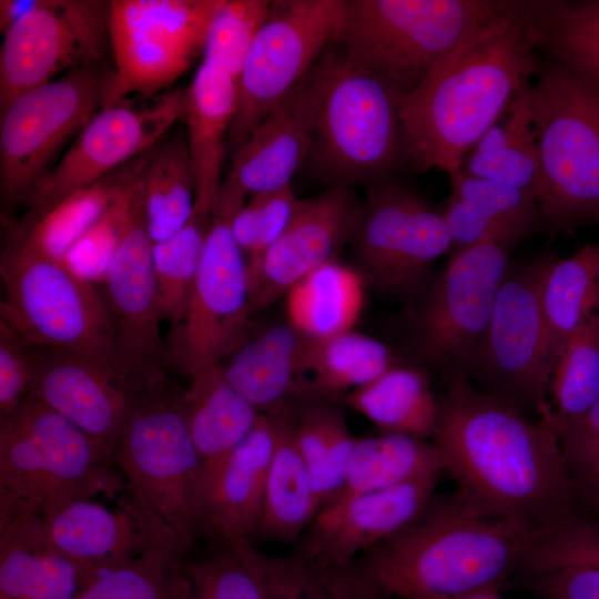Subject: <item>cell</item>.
Wrapping results in <instances>:
<instances>
[{
	"mask_svg": "<svg viewBox=\"0 0 599 599\" xmlns=\"http://www.w3.org/2000/svg\"><path fill=\"white\" fill-rule=\"evenodd\" d=\"M235 108L236 81L224 70L202 61L183 90L180 118L186 125L195 181L193 214L209 216L216 204Z\"/></svg>",
	"mask_w": 599,
	"mask_h": 599,
	"instance_id": "4316f807",
	"label": "cell"
},
{
	"mask_svg": "<svg viewBox=\"0 0 599 599\" xmlns=\"http://www.w3.org/2000/svg\"><path fill=\"white\" fill-rule=\"evenodd\" d=\"M75 599H192L186 550L160 522L139 555L99 577Z\"/></svg>",
	"mask_w": 599,
	"mask_h": 599,
	"instance_id": "d6a6232c",
	"label": "cell"
},
{
	"mask_svg": "<svg viewBox=\"0 0 599 599\" xmlns=\"http://www.w3.org/2000/svg\"><path fill=\"white\" fill-rule=\"evenodd\" d=\"M362 206L351 186L297 200L281 236L248 273L252 313L294 290L354 237Z\"/></svg>",
	"mask_w": 599,
	"mask_h": 599,
	"instance_id": "7402d4cb",
	"label": "cell"
},
{
	"mask_svg": "<svg viewBox=\"0 0 599 599\" xmlns=\"http://www.w3.org/2000/svg\"><path fill=\"white\" fill-rule=\"evenodd\" d=\"M260 567L267 599H336L321 572L294 555L260 551Z\"/></svg>",
	"mask_w": 599,
	"mask_h": 599,
	"instance_id": "681fc988",
	"label": "cell"
},
{
	"mask_svg": "<svg viewBox=\"0 0 599 599\" xmlns=\"http://www.w3.org/2000/svg\"><path fill=\"white\" fill-rule=\"evenodd\" d=\"M539 151V224L573 233L599 224V83L551 59L529 84Z\"/></svg>",
	"mask_w": 599,
	"mask_h": 599,
	"instance_id": "5b68a950",
	"label": "cell"
},
{
	"mask_svg": "<svg viewBox=\"0 0 599 599\" xmlns=\"http://www.w3.org/2000/svg\"><path fill=\"white\" fill-rule=\"evenodd\" d=\"M202 550L186 552L192 599H267L260 550L245 540L204 535Z\"/></svg>",
	"mask_w": 599,
	"mask_h": 599,
	"instance_id": "60d3db41",
	"label": "cell"
},
{
	"mask_svg": "<svg viewBox=\"0 0 599 599\" xmlns=\"http://www.w3.org/2000/svg\"><path fill=\"white\" fill-rule=\"evenodd\" d=\"M224 0H112L110 42L113 103L128 94H158L204 51Z\"/></svg>",
	"mask_w": 599,
	"mask_h": 599,
	"instance_id": "5bb4252c",
	"label": "cell"
},
{
	"mask_svg": "<svg viewBox=\"0 0 599 599\" xmlns=\"http://www.w3.org/2000/svg\"><path fill=\"white\" fill-rule=\"evenodd\" d=\"M144 207L153 243L181 230L192 217L195 181L184 133L162 138L148 152Z\"/></svg>",
	"mask_w": 599,
	"mask_h": 599,
	"instance_id": "8d00e7d4",
	"label": "cell"
},
{
	"mask_svg": "<svg viewBox=\"0 0 599 599\" xmlns=\"http://www.w3.org/2000/svg\"><path fill=\"white\" fill-rule=\"evenodd\" d=\"M113 90L114 70L102 64L28 90L0 112L2 202H23L58 162L62 148L112 104Z\"/></svg>",
	"mask_w": 599,
	"mask_h": 599,
	"instance_id": "8fae6325",
	"label": "cell"
},
{
	"mask_svg": "<svg viewBox=\"0 0 599 599\" xmlns=\"http://www.w3.org/2000/svg\"><path fill=\"white\" fill-rule=\"evenodd\" d=\"M37 0H1L0 30L4 32L12 23L30 11Z\"/></svg>",
	"mask_w": 599,
	"mask_h": 599,
	"instance_id": "9f6ffc18",
	"label": "cell"
},
{
	"mask_svg": "<svg viewBox=\"0 0 599 599\" xmlns=\"http://www.w3.org/2000/svg\"><path fill=\"white\" fill-rule=\"evenodd\" d=\"M124 165L95 184L69 195L38 221L28 225L18 222L19 229L38 250L64 261L73 244L119 195Z\"/></svg>",
	"mask_w": 599,
	"mask_h": 599,
	"instance_id": "7bdbcfd3",
	"label": "cell"
},
{
	"mask_svg": "<svg viewBox=\"0 0 599 599\" xmlns=\"http://www.w3.org/2000/svg\"><path fill=\"white\" fill-rule=\"evenodd\" d=\"M542 308L552 372L568 337L599 311V243L586 244L567 258L554 257L544 284Z\"/></svg>",
	"mask_w": 599,
	"mask_h": 599,
	"instance_id": "d590c367",
	"label": "cell"
},
{
	"mask_svg": "<svg viewBox=\"0 0 599 599\" xmlns=\"http://www.w3.org/2000/svg\"><path fill=\"white\" fill-rule=\"evenodd\" d=\"M91 583L39 515L0 496V599H75Z\"/></svg>",
	"mask_w": 599,
	"mask_h": 599,
	"instance_id": "d4e9b609",
	"label": "cell"
},
{
	"mask_svg": "<svg viewBox=\"0 0 599 599\" xmlns=\"http://www.w3.org/2000/svg\"><path fill=\"white\" fill-rule=\"evenodd\" d=\"M183 90L122 98L99 111L50 172L28 193L19 221L31 224L69 195L148 152L181 118Z\"/></svg>",
	"mask_w": 599,
	"mask_h": 599,
	"instance_id": "2e32d148",
	"label": "cell"
},
{
	"mask_svg": "<svg viewBox=\"0 0 599 599\" xmlns=\"http://www.w3.org/2000/svg\"><path fill=\"white\" fill-rule=\"evenodd\" d=\"M396 366L392 349L364 334L344 329L332 335L311 337L305 374L312 379V396H332L362 387Z\"/></svg>",
	"mask_w": 599,
	"mask_h": 599,
	"instance_id": "f35d334b",
	"label": "cell"
},
{
	"mask_svg": "<svg viewBox=\"0 0 599 599\" xmlns=\"http://www.w3.org/2000/svg\"><path fill=\"white\" fill-rule=\"evenodd\" d=\"M552 260L508 267L471 376L487 393L522 414L536 413L539 420L548 412L551 376L542 290Z\"/></svg>",
	"mask_w": 599,
	"mask_h": 599,
	"instance_id": "4fadbf2b",
	"label": "cell"
},
{
	"mask_svg": "<svg viewBox=\"0 0 599 599\" xmlns=\"http://www.w3.org/2000/svg\"><path fill=\"white\" fill-rule=\"evenodd\" d=\"M441 210L451 255L485 242L516 244L539 224L537 199L520 190L457 172Z\"/></svg>",
	"mask_w": 599,
	"mask_h": 599,
	"instance_id": "f1b7e54d",
	"label": "cell"
},
{
	"mask_svg": "<svg viewBox=\"0 0 599 599\" xmlns=\"http://www.w3.org/2000/svg\"><path fill=\"white\" fill-rule=\"evenodd\" d=\"M540 537L481 514L457 494L432 498L400 530L321 572L336 599H436L497 589Z\"/></svg>",
	"mask_w": 599,
	"mask_h": 599,
	"instance_id": "3957f363",
	"label": "cell"
},
{
	"mask_svg": "<svg viewBox=\"0 0 599 599\" xmlns=\"http://www.w3.org/2000/svg\"><path fill=\"white\" fill-rule=\"evenodd\" d=\"M547 394L551 402L539 420L561 437L566 427L599 398V312L566 341L556 359Z\"/></svg>",
	"mask_w": 599,
	"mask_h": 599,
	"instance_id": "ab89813d",
	"label": "cell"
},
{
	"mask_svg": "<svg viewBox=\"0 0 599 599\" xmlns=\"http://www.w3.org/2000/svg\"><path fill=\"white\" fill-rule=\"evenodd\" d=\"M435 445L458 495L475 510L514 521L540 538L580 515L579 489L560 435L512 405L450 374L438 402Z\"/></svg>",
	"mask_w": 599,
	"mask_h": 599,
	"instance_id": "6da1fadb",
	"label": "cell"
},
{
	"mask_svg": "<svg viewBox=\"0 0 599 599\" xmlns=\"http://www.w3.org/2000/svg\"><path fill=\"white\" fill-rule=\"evenodd\" d=\"M439 474L338 497L324 506L293 554L313 569L341 568L409 524L434 497Z\"/></svg>",
	"mask_w": 599,
	"mask_h": 599,
	"instance_id": "44dd1931",
	"label": "cell"
},
{
	"mask_svg": "<svg viewBox=\"0 0 599 599\" xmlns=\"http://www.w3.org/2000/svg\"><path fill=\"white\" fill-rule=\"evenodd\" d=\"M309 148L308 125L294 88L231 156L220 190L247 200L291 185Z\"/></svg>",
	"mask_w": 599,
	"mask_h": 599,
	"instance_id": "83f0119b",
	"label": "cell"
},
{
	"mask_svg": "<svg viewBox=\"0 0 599 599\" xmlns=\"http://www.w3.org/2000/svg\"><path fill=\"white\" fill-rule=\"evenodd\" d=\"M146 160L148 152L129 163L126 220L103 280V292L118 323L124 362L136 374L154 375L167 367L160 335L153 242L145 219Z\"/></svg>",
	"mask_w": 599,
	"mask_h": 599,
	"instance_id": "ffe728a7",
	"label": "cell"
},
{
	"mask_svg": "<svg viewBox=\"0 0 599 599\" xmlns=\"http://www.w3.org/2000/svg\"><path fill=\"white\" fill-rule=\"evenodd\" d=\"M30 345L28 396L79 426L111 456L138 402L165 373L140 375L126 365L47 346Z\"/></svg>",
	"mask_w": 599,
	"mask_h": 599,
	"instance_id": "d6986e66",
	"label": "cell"
},
{
	"mask_svg": "<svg viewBox=\"0 0 599 599\" xmlns=\"http://www.w3.org/2000/svg\"><path fill=\"white\" fill-rule=\"evenodd\" d=\"M344 402L384 433L420 439L435 436L438 402L427 376L418 369L396 365L351 390Z\"/></svg>",
	"mask_w": 599,
	"mask_h": 599,
	"instance_id": "836d02e7",
	"label": "cell"
},
{
	"mask_svg": "<svg viewBox=\"0 0 599 599\" xmlns=\"http://www.w3.org/2000/svg\"><path fill=\"white\" fill-rule=\"evenodd\" d=\"M538 1H508L399 102L404 156L448 176L537 73Z\"/></svg>",
	"mask_w": 599,
	"mask_h": 599,
	"instance_id": "7a4b0ae2",
	"label": "cell"
},
{
	"mask_svg": "<svg viewBox=\"0 0 599 599\" xmlns=\"http://www.w3.org/2000/svg\"><path fill=\"white\" fill-rule=\"evenodd\" d=\"M294 436L321 510L343 490L348 463L359 438L351 433L342 408L321 396L300 400Z\"/></svg>",
	"mask_w": 599,
	"mask_h": 599,
	"instance_id": "e575fe53",
	"label": "cell"
},
{
	"mask_svg": "<svg viewBox=\"0 0 599 599\" xmlns=\"http://www.w3.org/2000/svg\"><path fill=\"white\" fill-rule=\"evenodd\" d=\"M110 9L106 0H37L3 32L0 112L57 75L102 65L111 47Z\"/></svg>",
	"mask_w": 599,
	"mask_h": 599,
	"instance_id": "e0dca14e",
	"label": "cell"
},
{
	"mask_svg": "<svg viewBox=\"0 0 599 599\" xmlns=\"http://www.w3.org/2000/svg\"><path fill=\"white\" fill-rule=\"evenodd\" d=\"M32 378L29 343L0 318V419L22 404Z\"/></svg>",
	"mask_w": 599,
	"mask_h": 599,
	"instance_id": "816d5d0a",
	"label": "cell"
},
{
	"mask_svg": "<svg viewBox=\"0 0 599 599\" xmlns=\"http://www.w3.org/2000/svg\"><path fill=\"white\" fill-rule=\"evenodd\" d=\"M298 402L270 415L275 428L260 538L272 542L297 541L312 524L319 506L304 459L297 448L294 425Z\"/></svg>",
	"mask_w": 599,
	"mask_h": 599,
	"instance_id": "f546056e",
	"label": "cell"
},
{
	"mask_svg": "<svg viewBox=\"0 0 599 599\" xmlns=\"http://www.w3.org/2000/svg\"><path fill=\"white\" fill-rule=\"evenodd\" d=\"M244 205L217 196L185 314L165 343L167 368L192 376L221 365L245 341L253 314L248 267L231 230Z\"/></svg>",
	"mask_w": 599,
	"mask_h": 599,
	"instance_id": "30bf717a",
	"label": "cell"
},
{
	"mask_svg": "<svg viewBox=\"0 0 599 599\" xmlns=\"http://www.w3.org/2000/svg\"><path fill=\"white\" fill-rule=\"evenodd\" d=\"M529 85L506 108L467 154L461 172L538 197L540 161Z\"/></svg>",
	"mask_w": 599,
	"mask_h": 599,
	"instance_id": "1f68e13d",
	"label": "cell"
},
{
	"mask_svg": "<svg viewBox=\"0 0 599 599\" xmlns=\"http://www.w3.org/2000/svg\"><path fill=\"white\" fill-rule=\"evenodd\" d=\"M190 377L182 405L205 473L244 439L260 413L227 382L222 365Z\"/></svg>",
	"mask_w": 599,
	"mask_h": 599,
	"instance_id": "4dcf8cb0",
	"label": "cell"
},
{
	"mask_svg": "<svg viewBox=\"0 0 599 599\" xmlns=\"http://www.w3.org/2000/svg\"><path fill=\"white\" fill-rule=\"evenodd\" d=\"M498 0H345L333 41L357 68L400 98L475 29L507 6Z\"/></svg>",
	"mask_w": 599,
	"mask_h": 599,
	"instance_id": "52a82bcc",
	"label": "cell"
},
{
	"mask_svg": "<svg viewBox=\"0 0 599 599\" xmlns=\"http://www.w3.org/2000/svg\"><path fill=\"white\" fill-rule=\"evenodd\" d=\"M512 247L485 242L450 255L414 316L417 349L428 363L471 378Z\"/></svg>",
	"mask_w": 599,
	"mask_h": 599,
	"instance_id": "9a60e30c",
	"label": "cell"
},
{
	"mask_svg": "<svg viewBox=\"0 0 599 599\" xmlns=\"http://www.w3.org/2000/svg\"><path fill=\"white\" fill-rule=\"evenodd\" d=\"M444 470L445 459L435 443L389 433L359 438L348 463L344 488L336 498L389 488Z\"/></svg>",
	"mask_w": 599,
	"mask_h": 599,
	"instance_id": "74e56055",
	"label": "cell"
},
{
	"mask_svg": "<svg viewBox=\"0 0 599 599\" xmlns=\"http://www.w3.org/2000/svg\"><path fill=\"white\" fill-rule=\"evenodd\" d=\"M251 196H254L258 206L261 245L256 261L247 264L248 273L256 267L265 251L284 232L297 202L292 185L274 192L253 194Z\"/></svg>",
	"mask_w": 599,
	"mask_h": 599,
	"instance_id": "db71d44e",
	"label": "cell"
},
{
	"mask_svg": "<svg viewBox=\"0 0 599 599\" xmlns=\"http://www.w3.org/2000/svg\"><path fill=\"white\" fill-rule=\"evenodd\" d=\"M583 496H587L593 507L599 511V485L586 493Z\"/></svg>",
	"mask_w": 599,
	"mask_h": 599,
	"instance_id": "680465c9",
	"label": "cell"
},
{
	"mask_svg": "<svg viewBox=\"0 0 599 599\" xmlns=\"http://www.w3.org/2000/svg\"><path fill=\"white\" fill-rule=\"evenodd\" d=\"M233 236L243 252H247V264L256 261L261 245V224L258 206L254 196H248L245 205L232 219Z\"/></svg>",
	"mask_w": 599,
	"mask_h": 599,
	"instance_id": "11a10c76",
	"label": "cell"
},
{
	"mask_svg": "<svg viewBox=\"0 0 599 599\" xmlns=\"http://www.w3.org/2000/svg\"><path fill=\"white\" fill-rule=\"evenodd\" d=\"M50 542L94 582L139 555L162 522L131 495L112 511L89 499L43 519Z\"/></svg>",
	"mask_w": 599,
	"mask_h": 599,
	"instance_id": "603a6c76",
	"label": "cell"
},
{
	"mask_svg": "<svg viewBox=\"0 0 599 599\" xmlns=\"http://www.w3.org/2000/svg\"><path fill=\"white\" fill-rule=\"evenodd\" d=\"M109 461L90 435L30 396L0 419V495L42 519L72 501L118 489Z\"/></svg>",
	"mask_w": 599,
	"mask_h": 599,
	"instance_id": "9c48e42d",
	"label": "cell"
},
{
	"mask_svg": "<svg viewBox=\"0 0 599 599\" xmlns=\"http://www.w3.org/2000/svg\"><path fill=\"white\" fill-rule=\"evenodd\" d=\"M182 394L166 376L153 384L132 410L112 461L128 479L131 496L189 551L205 531V479Z\"/></svg>",
	"mask_w": 599,
	"mask_h": 599,
	"instance_id": "ba28073f",
	"label": "cell"
},
{
	"mask_svg": "<svg viewBox=\"0 0 599 599\" xmlns=\"http://www.w3.org/2000/svg\"><path fill=\"white\" fill-rule=\"evenodd\" d=\"M309 339L293 322L271 326L221 364L225 378L260 414L273 415L312 396L304 378Z\"/></svg>",
	"mask_w": 599,
	"mask_h": 599,
	"instance_id": "484cf974",
	"label": "cell"
},
{
	"mask_svg": "<svg viewBox=\"0 0 599 599\" xmlns=\"http://www.w3.org/2000/svg\"><path fill=\"white\" fill-rule=\"evenodd\" d=\"M274 446L273 420L260 414L244 439L204 473V535L252 544L260 536Z\"/></svg>",
	"mask_w": 599,
	"mask_h": 599,
	"instance_id": "cb8c5ba5",
	"label": "cell"
},
{
	"mask_svg": "<svg viewBox=\"0 0 599 599\" xmlns=\"http://www.w3.org/2000/svg\"><path fill=\"white\" fill-rule=\"evenodd\" d=\"M353 238L374 284L406 294L418 292L430 264L451 248L443 211L386 180L369 186Z\"/></svg>",
	"mask_w": 599,
	"mask_h": 599,
	"instance_id": "ac0fdd59",
	"label": "cell"
},
{
	"mask_svg": "<svg viewBox=\"0 0 599 599\" xmlns=\"http://www.w3.org/2000/svg\"><path fill=\"white\" fill-rule=\"evenodd\" d=\"M570 566L599 568V517L578 515L538 539L524 568L539 573Z\"/></svg>",
	"mask_w": 599,
	"mask_h": 599,
	"instance_id": "7dc6e473",
	"label": "cell"
},
{
	"mask_svg": "<svg viewBox=\"0 0 599 599\" xmlns=\"http://www.w3.org/2000/svg\"><path fill=\"white\" fill-rule=\"evenodd\" d=\"M529 576V586L541 599H599L597 567L570 566Z\"/></svg>",
	"mask_w": 599,
	"mask_h": 599,
	"instance_id": "f5cc1de1",
	"label": "cell"
},
{
	"mask_svg": "<svg viewBox=\"0 0 599 599\" xmlns=\"http://www.w3.org/2000/svg\"><path fill=\"white\" fill-rule=\"evenodd\" d=\"M271 7L268 0H224L211 23L203 61L224 70L237 82Z\"/></svg>",
	"mask_w": 599,
	"mask_h": 599,
	"instance_id": "bcb514c9",
	"label": "cell"
},
{
	"mask_svg": "<svg viewBox=\"0 0 599 599\" xmlns=\"http://www.w3.org/2000/svg\"><path fill=\"white\" fill-rule=\"evenodd\" d=\"M436 599H504V598L499 595V590L487 589V590L475 591V592H470V593L457 596V597L436 598Z\"/></svg>",
	"mask_w": 599,
	"mask_h": 599,
	"instance_id": "6f0895ef",
	"label": "cell"
},
{
	"mask_svg": "<svg viewBox=\"0 0 599 599\" xmlns=\"http://www.w3.org/2000/svg\"><path fill=\"white\" fill-rule=\"evenodd\" d=\"M344 10L345 0L272 1L236 82L226 154L232 156L308 72L334 40Z\"/></svg>",
	"mask_w": 599,
	"mask_h": 599,
	"instance_id": "7c38bea8",
	"label": "cell"
},
{
	"mask_svg": "<svg viewBox=\"0 0 599 599\" xmlns=\"http://www.w3.org/2000/svg\"><path fill=\"white\" fill-rule=\"evenodd\" d=\"M599 312V311H598Z\"/></svg>",
	"mask_w": 599,
	"mask_h": 599,
	"instance_id": "91938a15",
	"label": "cell"
},
{
	"mask_svg": "<svg viewBox=\"0 0 599 599\" xmlns=\"http://www.w3.org/2000/svg\"><path fill=\"white\" fill-rule=\"evenodd\" d=\"M540 49L599 83V0L538 1Z\"/></svg>",
	"mask_w": 599,
	"mask_h": 599,
	"instance_id": "b9f144b4",
	"label": "cell"
},
{
	"mask_svg": "<svg viewBox=\"0 0 599 599\" xmlns=\"http://www.w3.org/2000/svg\"><path fill=\"white\" fill-rule=\"evenodd\" d=\"M295 91L309 130L306 161L332 186L382 180L404 156L402 98L341 48L324 49Z\"/></svg>",
	"mask_w": 599,
	"mask_h": 599,
	"instance_id": "277c9868",
	"label": "cell"
},
{
	"mask_svg": "<svg viewBox=\"0 0 599 599\" xmlns=\"http://www.w3.org/2000/svg\"><path fill=\"white\" fill-rule=\"evenodd\" d=\"M3 222L0 318L29 344L126 365L104 292L33 246L18 222L7 216Z\"/></svg>",
	"mask_w": 599,
	"mask_h": 599,
	"instance_id": "8992f818",
	"label": "cell"
},
{
	"mask_svg": "<svg viewBox=\"0 0 599 599\" xmlns=\"http://www.w3.org/2000/svg\"><path fill=\"white\" fill-rule=\"evenodd\" d=\"M124 165L121 191L101 217L73 244L64 263L81 277L97 283L104 280L109 264L122 237L126 220V177Z\"/></svg>",
	"mask_w": 599,
	"mask_h": 599,
	"instance_id": "c3c4849f",
	"label": "cell"
},
{
	"mask_svg": "<svg viewBox=\"0 0 599 599\" xmlns=\"http://www.w3.org/2000/svg\"><path fill=\"white\" fill-rule=\"evenodd\" d=\"M294 290L293 323L313 338L348 329L356 304L355 282L349 272L329 262Z\"/></svg>",
	"mask_w": 599,
	"mask_h": 599,
	"instance_id": "f6af8a7d",
	"label": "cell"
},
{
	"mask_svg": "<svg viewBox=\"0 0 599 599\" xmlns=\"http://www.w3.org/2000/svg\"><path fill=\"white\" fill-rule=\"evenodd\" d=\"M560 446L580 495L599 485V398L570 423L560 437Z\"/></svg>",
	"mask_w": 599,
	"mask_h": 599,
	"instance_id": "f907efd6",
	"label": "cell"
},
{
	"mask_svg": "<svg viewBox=\"0 0 599 599\" xmlns=\"http://www.w3.org/2000/svg\"><path fill=\"white\" fill-rule=\"evenodd\" d=\"M211 215L193 214L173 235L152 244L158 311L172 327L183 318L197 273Z\"/></svg>",
	"mask_w": 599,
	"mask_h": 599,
	"instance_id": "ee69618b",
	"label": "cell"
}]
</instances>
